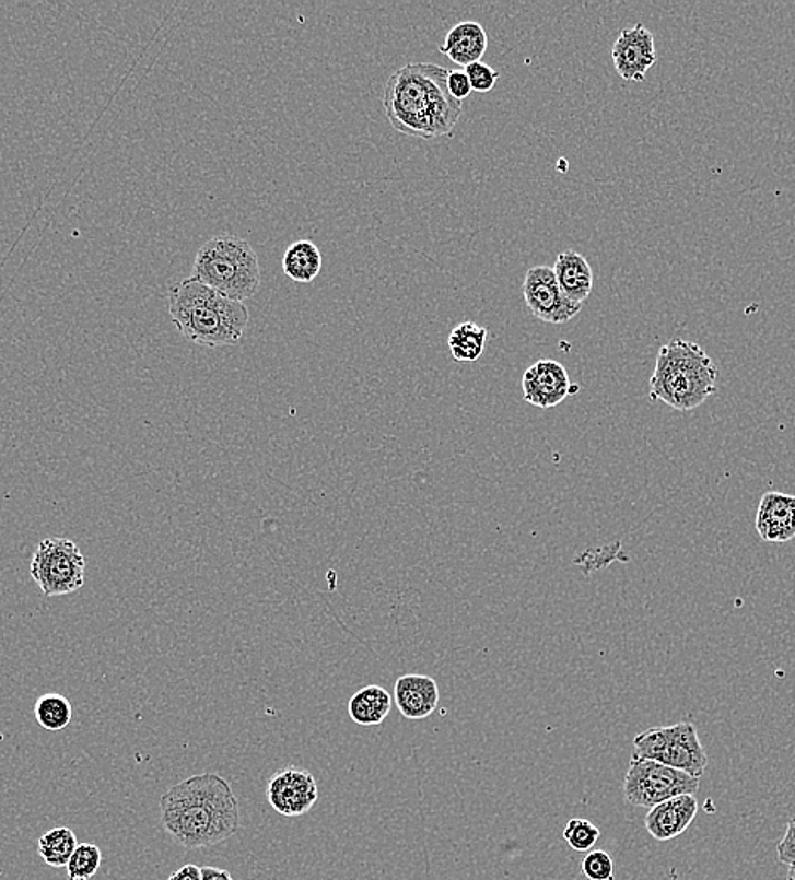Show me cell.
I'll list each match as a JSON object with an SVG mask.
<instances>
[{
	"label": "cell",
	"mask_w": 795,
	"mask_h": 880,
	"mask_svg": "<svg viewBox=\"0 0 795 880\" xmlns=\"http://www.w3.org/2000/svg\"><path fill=\"white\" fill-rule=\"evenodd\" d=\"M758 536L765 542H788L795 537V496L769 491L760 500L757 520Z\"/></svg>",
	"instance_id": "obj_14"
},
{
	"label": "cell",
	"mask_w": 795,
	"mask_h": 880,
	"mask_svg": "<svg viewBox=\"0 0 795 880\" xmlns=\"http://www.w3.org/2000/svg\"><path fill=\"white\" fill-rule=\"evenodd\" d=\"M776 858L785 866L795 864V818L788 821L784 836L781 842L776 843Z\"/></svg>",
	"instance_id": "obj_28"
},
{
	"label": "cell",
	"mask_w": 795,
	"mask_h": 880,
	"mask_svg": "<svg viewBox=\"0 0 795 880\" xmlns=\"http://www.w3.org/2000/svg\"><path fill=\"white\" fill-rule=\"evenodd\" d=\"M447 75L444 67L433 63H410L396 70L383 97L393 129L422 139L451 136L463 114V102L448 94Z\"/></svg>",
	"instance_id": "obj_2"
},
{
	"label": "cell",
	"mask_w": 795,
	"mask_h": 880,
	"mask_svg": "<svg viewBox=\"0 0 795 880\" xmlns=\"http://www.w3.org/2000/svg\"><path fill=\"white\" fill-rule=\"evenodd\" d=\"M464 72H466L467 79L471 82L472 92H479V94L493 91L498 79L501 77L498 70H494L490 64H486L484 61L469 64Z\"/></svg>",
	"instance_id": "obj_27"
},
{
	"label": "cell",
	"mask_w": 795,
	"mask_h": 880,
	"mask_svg": "<svg viewBox=\"0 0 795 880\" xmlns=\"http://www.w3.org/2000/svg\"><path fill=\"white\" fill-rule=\"evenodd\" d=\"M488 329L475 322H463L448 333V349L459 363H475L484 352Z\"/></svg>",
	"instance_id": "obj_20"
},
{
	"label": "cell",
	"mask_w": 795,
	"mask_h": 880,
	"mask_svg": "<svg viewBox=\"0 0 795 880\" xmlns=\"http://www.w3.org/2000/svg\"><path fill=\"white\" fill-rule=\"evenodd\" d=\"M161 824L187 850L213 847L239 832L241 809L231 784L212 772L197 774L160 799Z\"/></svg>",
	"instance_id": "obj_1"
},
{
	"label": "cell",
	"mask_w": 795,
	"mask_h": 880,
	"mask_svg": "<svg viewBox=\"0 0 795 880\" xmlns=\"http://www.w3.org/2000/svg\"><path fill=\"white\" fill-rule=\"evenodd\" d=\"M266 796L281 817H303L317 805V779L305 768H281L269 779Z\"/></svg>",
	"instance_id": "obj_9"
},
{
	"label": "cell",
	"mask_w": 795,
	"mask_h": 880,
	"mask_svg": "<svg viewBox=\"0 0 795 880\" xmlns=\"http://www.w3.org/2000/svg\"><path fill=\"white\" fill-rule=\"evenodd\" d=\"M787 880H795V864L794 866H788Z\"/></svg>",
	"instance_id": "obj_32"
},
{
	"label": "cell",
	"mask_w": 795,
	"mask_h": 880,
	"mask_svg": "<svg viewBox=\"0 0 795 880\" xmlns=\"http://www.w3.org/2000/svg\"><path fill=\"white\" fill-rule=\"evenodd\" d=\"M194 278L231 301L244 304L261 285V265L253 246L243 237L219 234L198 249Z\"/></svg>",
	"instance_id": "obj_5"
},
{
	"label": "cell",
	"mask_w": 795,
	"mask_h": 880,
	"mask_svg": "<svg viewBox=\"0 0 795 880\" xmlns=\"http://www.w3.org/2000/svg\"><path fill=\"white\" fill-rule=\"evenodd\" d=\"M168 307L179 333L198 345L239 344L249 324L243 302L231 301L194 277L169 286Z\"/></svg>",
	"instance_id": "obj_3"
},
{
	"label": "cell",
	"mask_w": 795,
	"mask_h": 880,
	"mask_svg": "<svg viewBox=\"0 0 795 880\" xmlns=\"http://www.w3.org/2000/svg\"><path fill=\"white\" fill-rule=\"evenodd\" d=\"M660 764L701 779L708 767V753L699 740L698 728L689 721L667 727V746Z\"/></svg>",
	"instance_id": "obj_12"
},
{
	"label": "cell",
	"mask_w": 795,
	"mask_h": 880,
	"mask_svg": "<svg viewBox=\"0 0 795 880\" xmlns=\"http://www.w3.org/2000/svg\"><path fill=\"white\" fill-rule=\"evenodd\" d=\"M79 847L75 833L68 826H57L39 838L38 854L49 867H67L73 852Z\"/></svg>",
	"instance_id": "obj_21"
},
{
	"label": "cell",
	"mask_w": 795,
	"mask_h": 880,
	"mask_svg": "<svg viewBox=\"0 0 795 880\" xmlns=\"http://www.w3.org/2000/svg\"><path fill=\"white\" fill-rule=\"evenodd\" d=\"M557 283L565 293L569 301L583 305L593 292V270L583 255L575 251H564L557 256L553 265Z\"/></svg>",
	"instance_id": "obj_17"
},
{
	"label": "cell",
	"mask_w": 795,
	"mask_h": 880,
	"mask_svg": "<svg viewBox=\"0 0 795 880\" xmlns=\"http://www.w3.org/2000/svg\"><path fill=\"white\" fill-rule=\"evenodd\" d=\"M523 398L538 409H553L565 398L580 391L559 361L540 360L528 367L522 379Z\"/></svg>",
	"instance_id": "obj_10"
},
{
	"label": "cell",
	"mask_w": 795,
	"mask_h": 880,
	"mask_svg": "<svg viewBox=\"0 0 795 880\" xmlns=\"http://www.w3.org/2000/svg\"><path fill=\"white\" fill-rule=\"evenodd\" d=\"M283 271L296 283H312L321 271V253L312 240L290 244L283 256Z\"/></svg>",
	"instance_id": "obj_19"
},
{
	"label": "cell",
	"mask_w": 795,
	"mask_h": 880,
	"mask_svg": "<svg viewBox=\"0 0 795 880\" xmlns=\"http://www.w3.org/2000/svg\"><path fill=\"white\" fill-rule=\"evenodd\" d=\"M439 49L448 60L466 68L482 61V55L488 49V34L476 21H464L448 31Z\"/></svg>",
	"instance_id": "obj_16"
},
{
	"label": "cell",
	"mask_w": 795,
	"mask_h": 880,
	"mask_svg": "<svg viewBox=\"0 0 795 880\" xmlns=\"http://www.w3.org/2000/svg\"><path fill=\"white\" fill-rule=\"evenodd\" d=\"M583 873L589 880H615V864L605 850H591L583 860Z\"/></svg>",
	"instance_id": "obj_26"
},
{
	"label": "cell",
	"mask_w": 795,
	"mask_h": 880,
	"mask_svg": "<svg viewBox=\"0 0 795 880\" xmlns=\"http://www.w3.org/2000/svg\"><path fill=\"white\" fill-rule=\"evenodd\" d=\"M447 91L452 97L459 102H463L464 98H467L469 95H471V82H469V79H467L464 70H454V72H448Z\"/></svg>",
	"instance_id": "obj_29"
},
{
	"label": "cell",
	"mask_w": 795,
	"mask_h": 880,
	"mask_svg": "<svg viewBox=\"0 0 795 880\" xmlns=\"http://www.w3.org/2000/svg\"><path fill=\"white\" fill-rule=\"evenodd\" d=\"M523 298L537 319L552 326H562L583 310V305L569 301L560 290L556 273L549 267H534L527 271Z\"/></svg>",
	"instance_id": "obj_8"
},
{
	"label": "cell",
	"mask_w": 795,
	"mask_h": 880,
	"mask_svg": "<svg viewBox=\"0 0 795 880\" xmlns=\"http://www.w3.org/2000/svg\"><path fill=\"white\" fill-rule=\"evenodd\" d=\"M698 789V777H691L686 772L660 762L642 761L635 756H631L623 784L628 805L648 809L676 796L695 795Z\"/></svg>",
	"instance_id": "obj_7"
},
{
	"label": "cell",
	"mask_w": 795,
	"mask_h": 880,
	"mask_svg": "<svg viewBox=\"0 0 795 880\" xmlns=\"http://www.w3.org/2000/svg\"><path fill=\"white\" fill-rule=\"evenodd\" d=\"M439 700V684L430 676L407 674L395 682V703L405 718H429L437 709Z\"/></svg>",
	"instance_id": "obj_15"
},
{
	"label": "cell",
	"mask_w": 795,
	"mask_h": 880,
	"mask_svg": "<svg viewBox=\"0 0 795 880\" xmlns=\"http://www.w3.org/2000/svg\"><path fill=\"white\" fill-rule=\"evenodd\" d=\"M720 372L701 345L686 339H674L662 345L650 378V398L664 401L680 412L701 407L716 394Z\"/></svg>",
	"instance_id": "obj_4"
},
{
	"label": "cell",
	"mask_w": 795,
	"mask_h": 880,
	"mask_svg": "<svg viewBox=\"0 0 795 880\" xmlns=\"http://www.w3.org/2000/svg\"><path fill=\"white\" fill-rule=\"evenodd\" d=\"M85 558L73 540L45 539L31 559V576L43 595L65 596L85 585Z\"/></svg>",
	"instance_id": "obj_6"
},
{
	"label": "cell",
	"mask_w": 795,
	"mask_h": 880,
	"mask_svg": "<svg viewBox=\"0 0 795 880\" xmlns=\"http://www.w3.org/2000/svg\"><path fill=\"white\" fill-rule=\"evenodd\" d=\"M599 836H601V830L596 824L591 823L589 820H583V818H574V820L569 821L568 826L564 829V840L568 842L569 847L572 850L581 852V854L593 850L596 847V843H598Z\"/></svg>",
	"instance_id": "obj_24"
},
{
	"label": "cell",
	"mask_w": 795,
	"mask_h": 880,
	"mask_svg": "<svg viewBox=\"0 0 795 880\" xmlns=\"http://www.w3.org/2000/svg\"><path fill=\"white\" fill-rule=\"evenodd\" d=\"M34 716L39 727L48 731H61L71 724V703L57 693H48L34 704Z\"/></svg>",
	"instance_id": "obj_22"
},
{
	"label": "cell",
	"mask_w": 795,
	"mask_h": 880,
	"mask_svg": "<svg viewBox=\"0 0 795 880\" xmlns=\"http://www.w3.org/2000/svg\"><path fill=\"white\" fill-rule=\"evenodd\" d=\"M612 61L618 75L627 82H643L657 61L655 38L643 24L624 27L612 45Z\"/></svg>",
	"instance_id": "obj_11"
},
{
	"label": "cell",
	"mask_w": 795,
	"mask_h": 880,
	"mask_svg": "<svg viewBox=\"0 0 795 880\" xmlns=\"http://www.w3.org/2000/svg\"><path fill=\"white\" fill-rule=\"evenodd\" d=\"M699 802L694 795L676 796L650 808L645 830L658 842L682 835L698 817Z\"/></svg>",
	"instance_id": "obj_13"
},
{
	"label": "cell",
	"mask_w": 795,
	"mask_h": 880,
	"mask_svg": "<svg viewBox=\"0 0 795 880\" xmlns=\"http://www.w3.org/2000/svg\"><path fill=\"white\" fill-rule=\"evenodd\" d=\"M393 701L382 685L371 684L359 690L349 701V716L359 727L382 725L391 713Z\"/></svg>",
	"instance_id": "obj_18"
},
{
	"label": "cell",
	"mask_w": 795,
	"mask_h": 880,
	"mask_svg": "<svg viewBox=\"0 0 795 880\" xmlns=\"http://www.w3.org/2000/svg\"><path fill=\"white\" fill-rule=\"evenodd\" d=\"M202 880H234L231 873L215 867H202Z\"/></svg>",
	"instance_id": "obj_31"
},
{
	"label": "cell",
	"mask_w": 795,
	"mask_h": 880,
	"mask_svg": "<svg viewBox=\"0 0 795 880\" xmlns=\"http://www.w3.org/2000/svg\"><path fill=\"white\" fill-rule=\"evenodd\" d=\"M102 852L94 843H79V847L68 860V880H89L98 872Z\"/></svg>",
	"instance_id": "obj_23"
},
{
	"label": "cell",
	"mask_w": 795,
	"mask_h": 880,
	"mask_svg": "<svg viewBox=\"0 0 795 880\" xmlns=\"http://www.w3.org/2000/svg\"><path fill=\"white\" fill-rule=\"evenodd\" d=\"M168 880H202V867L188 864L173 872Z\"/></svg>",
	"instance_id": "obj_30"
},
{
	"label": "cell",
	"mask_w": 795,
	"mask_h": 880,
	"mask_svg": "<svg viewBox=\"0 0 795 880\" xmlns=\"http://www.w3.org/2000/svg\"><path fill=\"white\" fill-rule=\"evenodd\" d=\"M667 746V727H654L636 735L633 740V755L642 761L660 762Z\"/></svg>",
	"instance_id": "obj_25"
}]
</instances>
